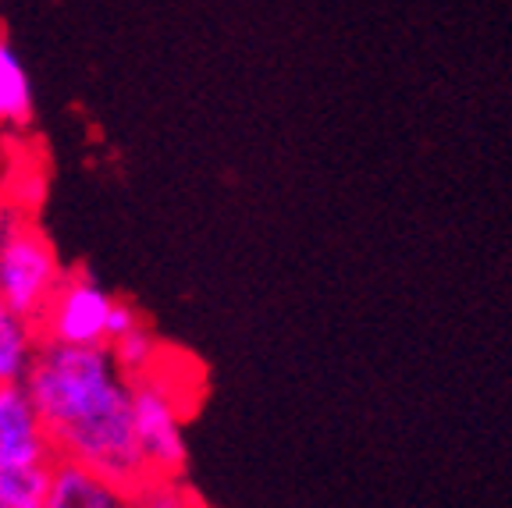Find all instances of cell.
I'll return each instance as SVG.
<instances>
[{
  "instance_id": "obj_4",
  "label": "cell",
  "mask_w": 512,
  "mask_h": 508,
  "mask_svg": "<svg viewBox=\"0 0 512 508\" xmlns=\"http://www.w3.org/2000/svg\"><path fill=\"white\" fill-rule=\"evenodd\" d=\"M114 295L89 274H64L57 292L50 295L47 310L36 320V331L50 345L72 349H96L107 345V317Z\"/></svg>"
},
{
  "instance_id": "obj_2",
  "label": "cell",
  "mask_w": 512,
  "mask_h": 508,
  "mask_svg": "<svg viewBox=\"0 0 512 508\" xmlns=\"http://www.w3.org/2000/svg\"><path fill=\"white\" fill-rule=\"evenodd\" d=\"M61 278V256L36 224L18 217L0 224V302L15 317L36 324Z\"/></svg>"
},
{
  "instance_id": "obj_7",
  "label": "cell",
  "mask_w": 512,
  "mask_h": 508,
  "mask_svg": "<svg viewBox=\"0 0 512 508\" xmlns=\"http://www.w3.org/2000/svg\"><path fill=\"white\" fill-rule=\"evenodd\" d=\"M40 349V331L0 302V384H22Z\"/></svg>"
},
{
  "instance_id": "obj_9",
  "label": "cell",
  "mask_w": 512,
  "mask_h": 508,
  "mask_svg": "<svg viewBox=\"0 0 512 508\" xmlns=\"http://www.w3.org/2000/svg\"><path fill=\"white\" fill-rule=\"evenodd\" d=\"M107 352H111L118 374L125 377L128 384H136V381H143V377H150L160 352H164V342H160L146 324H139L128 334H121V338H114V342L107 345Z\"/></svg>"
},
{
  "instance_id": "obj_8",
  "label": "cell",
  "mask_w": 512,
  "mask_h": 508,
  "mask_svg": "<svg viewBox=\"0 0 512 508\" xmlns=\"http://www.w3.org/2000/svg\"><path fill=\"white\" fill-rule=\"evenodd\" d=\"M32 121V82L22 57L0 36V128H25Z\"/></svg>"
},
{
  "instance_id": "obj_1",
  "label": "cell",
  "mask_w": 512,
  "mask_h": 508,
  "mask_svg": "<svg viewBox=\"0 0 512 508\" xmlns=\"http://www.w3.org/2000/svg\"><path fill=\"white\" fill-rule=\"evenodd\" d=\"M22 388L57 459L93 469L125 491L150 477L132 434V384L118 374L107 345L40 342Z\"/></svg>"
},
{
  "instance_id": "obj_10",
  "label": "cell",
  "mask_w": 512,
  "mask_h": 508,
  "mask_svg": "<svg viewBox=\"0 0 512 508\" xmlns=\"http://www.w3.org/2000/svg\"><path fill=\"white\" fill-rule=\"evenodd\" d=\"M50 469L54 462L0 469V508H47Z\"/></svg>"
},
{
  "instance_id": "obj_11",
  "label": "cell",
  "mask_w": 512,
  "mask_h": 508,
  "mask_svg": "<svg viewBox=\"0 0 512 508\" xmlns=\"http://www.w3.org/2000/svg\"><path fill=\"white\" fill-rule=\"evenodd\" d=\"M132 508H203L178 477H146L132 487Z\"/></svg>"
},
{
  "instance_id": "obj_12",
  "label": "cell",
  "mask_w": 512,
  "mask_h": 508,
  "mask_svg": "<svg viewBox=\"0 0 512 508\" xmlns=\"http://www.w3.org/2000/svg\"><path fill=\"white\" fill-rule=\"evenodd\" d=\"M143 324V317H139L136 306H128L125 299H114L111 306V317H107V345L114 342V338H121V334H128L132 327Z\"/></svg>"
},
{
  "instance_id": "obj_6",
  "label": "cell",
  "mask_w": 512,
  "mask_h": 508,
  "mask_svg": "<svg viewBox=\"0 0 512 508\" xmlns=\"http://www.w3.org/2000/svg\"><path fill=\"white\" fill-rule=\"evenodd\" d=\"M47 508H132V491L111 484L86 466L57 459L50 469Z\"/></svg>"
},
{
  "instance_id": "obj_3",
  "label": "cell",
  "mask_w": 512,
  "mask_h": 508,
  "mask_svg": "<svg viewBox=\"0 0 512 508\" xmlns=\"http://www.w3.org/2000/svg\"><path fill=\"white\" fill-rule=\"evenodd\" d=\"M185 409L153 381L132 384V434L150 477H182L189 466Z\"/></svg>"
},
{
  "instance_id": "obj_5",
  "label": "cell",
  "mask_w": 512,
  "mask_h": 508,
  "mask_svg": "<svg viewBox=\"0 0 512 508\" xmlns=\"http://www.w3.org/2000/svg\"><path fill=\"white\" fill-rule=\"evenodd\" d=\"M57 462L54 445L22 384H0V469Z\"/></svg>"
}]
</instances>
